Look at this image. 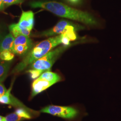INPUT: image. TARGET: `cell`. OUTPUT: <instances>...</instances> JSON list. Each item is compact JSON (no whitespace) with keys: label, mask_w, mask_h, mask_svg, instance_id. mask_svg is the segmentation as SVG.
Listing matches in <instances>:
<instances>
[{"label":"cell","mask_w":121,"mask_h":121,"mask_svg":"<svg viewBox=\"0 0 121 121\" xmlns=\"http://www.w3.org/2000/svg\"><path fill=\"white\" fill-rule=\"evenodd\" d=\"M85 27L82 25L79 24L66 20H61L58 22L55 26L48 30L35 33L36 37H50L61 35L68 30H74L75 31L82 30Z\"/></svg>","instance_id":"obj_4"},{"label":"cell","mask_w":121,"mask_h":121,"mask_svg":"<svg viewBox=\"0 0 121 121\" xmlns=\"http://www.w3.org/2000/svg\"><path fill=\"white\" fill-rule=\"evenodd\" d=\"M39 78L46 80L54 84L56 82L60 81L61 79L59 75L56 73L50 71V70L46 71L42 73Z\"/></svg>","instance_id":"obj_11"},{"label":"cell","mask_w":121,"mask_h":121,"mask_svg":"<svg viewBox=\"0 0 121 121\" xmlns=\"http://www.w3.org/2000/svg\"><path fill=\"white\" fill-rule=\"evenodd\" d=\"M29 112H31L30 111L26 109L23 108H19L16 109L15 112L17 115L22 117L25 119H29L31 118V116Z\"/></svg>","instance_id":"obj_14"},{"label":"cell","mask_w":121,"mask_h":121,"mask_svg":"<svg viewBox=\"0 0 121 121\" xmlns=\"http://www.w3.org/2000/svg\"><path fill=\"white\" fill-rule=\"evenodd\" d=\"M18 26L23 29L31 30L34 24V14L32 11H22L19 20L17 23Z\"/></svg>","instance_id":"obj_7"},{"label":"cell","mask_w":121,"mask_h":121,"mask_svg":"<svg viewBox=\"0 0 121 121\" xmlns=\"http://www.w3.org/2000/svg\"><path fill=\"white\" fill-rule=\"evenodd\" d=\"M23 118L17 115L15 112L9 114L5 117H4L2 121H21L24 120Z\"/></svg>","instance_id":"obj_16"},{"label":"cell","mask_w":121,"mask_h":121,"mask_svg":"<svg viewBox=\"0 0 121 121\" xmlns=\"http://www.w3.org/2000/svg\"><path fill=\"white\" fill-rule=\"evenodd\" d=\"M53 84L46 80L38 77L37 78L32 84L31 97H33L37 94L42 92Z\"/></svg>","instance_id":"obj_8"},{"label":"cell","mask_w":121,"mask_h":121,"mask_svg":"<svg viewBox=\"0 0 121 121\" xmlns=\"http://www.w3.org/2000/svg\"><path fill=\"white\" fill-rule=\"evenodd\" d=\"M63 34L50 37L39 42L30 49L26 54L21 61L13 69L12 73H17L23 70L27 66L43 57L48 52L62 43Z\"/></svg>","instance_id":"obj_2"},{"label":"cell","mask_w":121,"mask_h":121,"mask_svg":"<svg viewBox=\"0 0 121 121\" xmlns=\"http://www.w3.org/2000/svg\"><path fill=\"white\" fill-rule=\"evenodd\" d=\"M4 4L2 0H0V11L3 10L4 9Z\"/></svg>","instance_id":"obj_21"},{"label":"cell","mask_w":121,"mask_h":121,"mask_svg":"<svg viewBox=\"0 0 121 121\" xmlns=\"http://www.w3.org/2000/svg\"><path fill=\"white\" fill-rule=\"evenodd\" d=\"M40 112L66 119L73 118L78 114L77 110L73 107L52 105L41 109Z\"/></svg>","instance_id":"obj_5"},{"label":"cell","mask_w":121,"mask_h":121,"mask_svg":"<svg viewBox=\"0 0 121 121\" xmlns=\"http://www.w3.org/2000/svg\"><path fill=\"white\" fill-rule=\"evenodd\" d=\"M68 4L73 5L79 6L82 4L83 0H61Z\"/></svg>","instance_id":"obj_19"},{"label":"cell","mask_w":121,"mask_h":121,"mask_svg":"<svg viewBox=\"0 0 121 121\" xmlns=\"http://www.w3.org/2000/svg\"><path fill=\"white\" fill-rule=\"evenodd\" d=\"M2 95H1V94H0V97H1V96H2Z\"/></svg>","instance_id":"obj_24"},{"label":"cell","mask_w":121,"mask_h":121,"mask_svg":"<svg viewBox=\"0 0 121 121\" xmlns=\"http://www.w3.org/2000/svg\"><path fill=\"white\" fill-rule=\"evenodd\" d=\"M14 39L15 37L11 32L3 38L0 42V52L6 50L12 51Z\"/></svg>","instance_id":"obj_9"},{"label":"cell","mask_w":121,"mask_h":121,"mask_svg":"<svg viewBox=\"0 0 121 121\" xmlns=\"http://www.w3.org/2000/svg\"><path fill=\"white\" fill-rule=\"evenodd\" d=\"M14 54L11 51L6 50L0 52V59L1 60L10 61L12 60L14 57Z\"/></svg>","instance_id":"obj_15"},{"label":"cell","mask_w":121,"mask_h":121,"mask_svg":"<svg viewBox=\"0 0 121 121\" xmlns=\"http://www.w3.org/2000/svg\"><path fill=\"white\" fill-rule=\"evenodd\" d=\"M7 90L5 86L1 83H0V94L3 95Z\"/></svg>","instance_id":"obj_20"},{"label":"cell","mask_w":121,"mask_h":121,"mask_svg":"<svg viewBox=\"0 0 121 121\" xmlns=\"http://www.w3.org/2000/svg\"><path fill=\"white\" fill-rule=\"evenodd\" d=\"M33 47V45H13L12 52L15 54L18 55H24L29 52Z\"/></svg>","instance_id":"obj_13"},{"label":"cell","mask_w":121,"mask_h":121,"mask_svg":"<svg viewBox=\"0 0 121 121\" xmlns=\"http://www.w3.org/2000/svg\"><path fill=\"white\" fill-rule=\"evenodd\" d=\"M29 73L30 77L32 79H35L38 78L40 75L43 73V71L37 69H30L27 71Z\"/></svg>","instance_id":"obj_17"},{"label":"cell","mask_w":121,"mask_h":121,"mask_svg":"<svg viewBox=\"0 0 121 121\" xmlns=\"http://www.w3.org/2000/svg\"><path fill=\"white\" fill-rule=\"evenodd\" d=\"M10 66V62L0 59V83L6 78Z\"/></svg>","instance_id":"obj_12"},{"label":"cell","mask_w":121,"mask_h":121,"mask_svg":"<svg viewBox=\"0 0 121 121\" xmlns=\"http://www.w3.org/2000/svg\"><path fill=\"white\" fill-rule=\"evenodd\" d=\"M13 82H12L11 86L8 89L3 95L0 98V103L1 104H9L15 106H18L21 108H23L32 112L33 111L29 108L26 107L25 105L22 103L18 99L14 97L11 94V91L13 86Z\"/></svg>","instance_id":"obj_6"},{"label":"cell","mask_w":121,"mask_h":121,"mask_svg":"<svg viewBox=\"0 0 121 121\" xmlns=\"http://www.w3.org/2000/svg\"><path fill=\"white\" fill-rule=\"evenodd\" d=\"M2 38H2V34L1 33V30H0V41H1V40Z\"/></svg>","instance_id":"obj_22"},{"label":"cell","mask_w":121,"mask_h":121,"mask_svg":"<svg viewBox=\"0 0 121 121\" xmlns=\"http://www.w3.org/2000/svg\"><path fill=\"white\" fill-rule=\"evenodd\" d=\"M5 6H9L13 4L21 3L23 0H2Z\"/></svg>","instance_id":"obj_18"},{"label":"cell","mask_w":121,"mask_h":121,"mask_svg":"<svg viewBox=\"0 0 121 121\" xmlns=\"http://www.w3.org/2000/svg\"><path fill=\"white\" fill-rule=\"evenodd\" d=\"M34 8H41L57 16L81 22L90 26H97V20L91 13L72 8L63 3L53 0L34 1L30 3Z\"/></svg>","instance_id":"obj_1"},{"label":"cell","mask_w":121,"mask_h":121,"mask_svg":"<svg viewBox=\"0 0 121 121\" xmlns=\"http://www.w3.org/2000/svg\"><path fill=\"white\" fill-rule=\"evenodd\" d=\"M70 45H62L53 49L46 55L35 60L29 65L30 69L41 70L43 72L50 70L60 55L69 48Z\"/></svg>","instance_id":"obj_3"},{"label":"cell","mask_w":121,"mask_h":121,"mask_svg":"<svg viewBox=\"0 0 121 121\" xmlns=\"http://www.w3.org/2000/svg\"><path fill=\"white\" fill-rule=\"evenodd\" d=\"M9 29L14 37H16L20 35L29 36L31 31L29 30L20 28L18 25L17 23H13L11 24L9 26Z\"/></svg>","instance_id":"obj_10"},{"label":"cell","mask_w":121,"mask_h":121,"mask_svg":"<svg viewBox=\"0 0 121 121\" xmlns=\"http://www.w3.org/2000/svg\"><path fill=\"white\" fill-rule=\"evenodd\" d=\"M3 118H4V117H2L1 116H0V121H3Z\"/></svg>","instance_id":"obj_23"}]
</instances>
